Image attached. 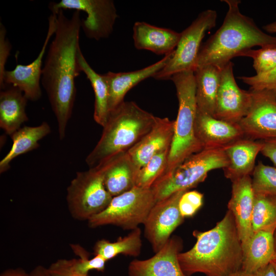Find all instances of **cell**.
I'll use <instances>...</instances> for the list:
<instances>
[{"label":"cell","mask_w":276,"mask_h":276,"mask_svg":"<svg viewBox=\"0 0 276 276\" xmlns=\"http://www.w3.org/2000/svg\"><path fill=\"white\" fill-rule=\"evenodd\" d=\"M80 12L75 10L68 18L63 10L59 11L55 36L42 67L41 83L56 118L61 140L65 137L72 115L76 96L75 80L81 72L77 56L81 28Z\"/></svg>","instance_id":"obj_1"},{"label":"cell","mask_w":276,"mask_h":276,"mask_svg":"<svg viewBox=\"0 0 276 276\" xmlns=\"http://www.w3.org/2000/svg\"><path fill=\"white\" fill-rule=\"evenodd\" d=\"M193 235L196 239L195 245L178 255L181 269L187 276L198 272L206 276H229L241 270L242 243L230 211L212 229L195 230Z\"/></svg>","instance_id":"obj_2"},{"label":"cell","mask_w":276,"mask_h":276,"mask_svg":"<svg viewBox=\"0 0 276 276\" xmlns=\"http://www.w3.org/2000/svg\"><path fill=\"white\" fill-rule=\"evenodd\" d=\"M228 10L223 23L200 47L196 68L213 65L222 68L234 57L254 47L276 45V36L261 30L239 10V0H223Z\"/></svg>","instance_id":"obj_3"},{"label":"cell","mask_w":276,"mask_h":276,"mask_svg":"<svg viewBox=\"0 0 276 276\" xmlns=\"http://www.w3.org/2000/svg\"><path fill=\"white\" fill-rule=\"evenodd\" d=\"M157 117L143 109L134 102L122 103L109 113L98 142L85 162L96 167L128 152L152 129Z\"/></svg>","instance_id":"obj_4"},{"label":"cell","mask_w":276,"mask_h":276,"mask_svg":"<svg viewBox=\"0 0 276 276\" xmlns=\"http://www.w3.org/2000/svg\"><path fill=\"white\" fill-rule=\"evenodd\" d=\"M170 79L176 88L178 110L174 120L168 165L164 174L172 171L189 156L202 150L194 131L197 111L194 71L180 72L174 74Z\"/></svg>","instance_id":"obj_5"},{"label":"cell","mask_w":276,"mask_h":276,"mask_svg":"<svg viewBox=\"0 0 276 276\" xmlns=\"http://www.w3.org/2000/svg\"><path fill=\"white\" fill-rule=\"evenodd\" d=\"M228 164L224 148L203 149L187 158L172 171L163 175L151 188L156 202L182 190L188 191L203 181L208 173Z\"/></svg>","instance_id":"obj_6"},{"label":"cell","mask_w":276,"mask_h":276,"mask_svg":"<svg viewBox=\"0 0 276 276\" xmlns=\"http://www.w3.org/2000/svg\"><path fill=\"white\" fill-rule=\"evenodd\" d=\"M66 192L68 211L72 217L79 221H88L102 212L113 197L104 186L102 164L77 172Z\"/></svg>","instance_id":"obj_7"},{"label":"cell","mask_w":276,"mask_h":276,"mask_svg":"<svg viewBox=\"0 0 276 276\" xmlns=\"http://www.w3.org/2000/svg\"><path fill=\"white\" fill-rule=\"evenodd\" d=\"M156 203L151 188L135 187L113 197L107 207L87 221L90 227L106 225H116L133 230L145 223L151 210Z\"/></svg>","instance_id":"obj_8"},{"label":"cell","mask_w":276,"mask_h":276,"mask_svg":"<svg viewBox=\"0 0 276 276\" xmlns=\"http://www.w3.org/2000/svg\"><path fill=\"white\" fill-rule=\"evenodd\" d=\"M217 13L208 9L199 13L196 18L180 33V37L173 54L166 65L153 78L158 80L170 79L175 74L196 68L198 55L206 32L214 28Z\"/></svg>","instance_id":"obj_9"},{"label":"cell","mask_w":276,"mask_h":276,"mask_svg":"<svg viewBox=\"0 0 276 276\" xmlns=\"http://www.w3.org/2000/svg\"><path fill=\"white\" fill-rule=\"evenodd\" d=\"M49 8L56 15L60 10L85 12L87 17L81 20V27L87 38L96 40L109 36L118 17L111 0H61L50 2Z\"/></svg>","instance_id":"obj_10"},{"label":"cell","mask_w":276,"mask_h":276,"mask_svg":"<svg viewBox=\"0 0 276 276\" xmlns=\"http://www.w3.org/2000/svg\"><path fill=\"white\" fill-rule=\"evenodd\" d=\"M186 191L176 192L156 202L149 213L144 223V236L155 253L165 245L173 232L182 223L184 218L179 211V201Z\"/></svg>","instance_id":"obj_11"},{"label":"cell","mask_w":276,"mask_h":276,"mask_svg":"<svg viewBox=\"0 0 276 276\" xmlns=\"http://www.w3.org/2000/svg\"><path fill=\"white\" fill-rule=\"evenodd\" d=\"M249 91L250 108L239 123L245 137L255 141L276 138V95L264 90Z\"/></svg>","instance_id":"obj_12"},{"label":"cell","mask_w":276,"mask_h":276,"mask_svg":"<svg viewBox=\"0 0 276 276\" xmlns=\"http://www.w3.org/2000/svg\"><path fill=\"white\" fill-rule=\"evenodd\" d=\"M251 102L250 91L239 87L234 75L233 63L229 62L221 68L214 117L239 123L248 113Z\"/></svg>","instance_id":"obj_13"},{"label":"cell","mask_w":276,"mask_h":276,"mask_svg":"<svg viewBox=\"0 0 276 276\" xmlns=\"http://www.w3.org/2000/svg\"><path fill=\"white\" fill-rule=\"evenodd\" d=\"M57 15L52 14L48 18V29L44 43L37 58L27 65L17 64L15 68L6 70L0 81L1 89L11 85L18 88L28 100L36 101L41 96L40 85L42 71V59L56 28Z\"/></svg>","instance_id":"obj_14"},{"label":"cell","mask_w":276,"mask_h":276,"mask_svg":"<svg viewBox=\"0 0 276 276\" xmlns=\"http://www.w3.org/2000/svg\"><path fill=\"white\" fill-rule=\"evenodd\" d=\"M182 247L181 240L171 237L152 257L132 260L128 268V276H187L180 265L178 255Z\"/></svg>","instance_id":"obj_15"},{"label":"cell","mask_w":276,"mask_h":276,"mask_svg":"<svg viewBox=\"0 0 276 276\" xmlns=\"http://www.w3.org/2000/svg\"><path fill=\"white\" fill-rule=\"evenodd\" d=\"M194 131L202 149L224 148L245 137L239 123L219 120L198 110Z\"/></svg>","instance_id":"obj_16"},{"label":"cell","mask_w":276,"mask_h":276,"mask_svg":"<svg viewBox=\"0 0 276 276\" xmlns=\"http://www.w3.org/2000/svg\"><path fill=\"white\" fill-rule=\"evenodd\" d=\"M173 52L165 55L161 60L143 68L129 72H108L102 75L108 90L109 113L125 101L127 92L145 79L153 76L161 70L172 57Z\"/></svg>","instance_id":"obj_17"},{"label":"cell","mask_w":276,"mask_h":276,"mask_svg":"<svg viewBox=\"0 0 276 276\" xmlns=\"http://www.w3.org/2000/svg\"><path fill=\"white\" fill-rule=\"evenodd\" d=\"M254 198L250 175L232 181V195L227 206L234 217L241 243L254 233L252 226Z\"/></svg>","instance_id":"obj_18"},{"label":"cell","mask_w":276,"mask_h":276,"mask_svg":"<svg viewBox=\"0 0 276 276\" xmlns=\"http://www.w3.org/2000/svg\"><path fill=\"white\" fill-rule=\"evenodd\" d=\"M174 121L157 117L152 129L127 153L140 169L154 155L171 148Z\"/></svg>","instance_id":"obj_19"},{"label":"cell","mask_w":276,"mask_h":276,"mask_svg":"<svg viewBox=\"0 0 276 276\" xmlns=\"http://www.w3.org/2000/svg\"><path fill=\"white\" fill-rule=\"evenodd\" d=\"M262 143L245 137L240 139L224 148L228 164L223 170L225 177L232 182L250 175L255 167V161L261 152Z\"/></svg>","instance_id":"obj_20"},{"label":"cell","mask_w":276,"mask_h":276,"mask_svg":"<svg viewBox=\"0 0 276 276\" xmlns=\"http://www.w3.org/2000/svg\"><path fill=\"white\" fill-rule=\"evenodd\" d=\"M102 164L104 166V186L111 196L120 195L135 187L140 169L127 152L116 155Z\"/></svg>","instance_id":"obj_21"},{"label":"cell","mask_w":276,"mask_h":276,"mask_svg":"<svg viewBox=\"0 0 276 276\" xmlns=\"http://www.w3.org/2000/svg\"><path fill=\"white\" fill-rule=\"evenodd\" d=\"M132 36L136 49L146 50L157 55L165 56L175 50L180 33L144 21H136L133 26Z\"/></svg>","instance_id":"obj_22"},{"label":"cell","mask_w":276,"mask_h":276,"mask_svg":"<svg viewBox=\"0 0 276 276\" xmlns=\"http://www.w3.org/2000/svg\"><path fill=\"white\" fill-rule=\"evenodd\" d=\"M273 233L259 231L242 243L241 270L254 273L271 263L274 257Z\"/></svg>","instance_id":"obj_23"},{"label":"cell","mask_w":276,"mask_h":276,"mask_svg":"<svg viewBox=\"0 0 276 276\" xmlns=\"http://www.w3.org/2000/svg\"><path fill=\"white\" fill-rule=\"evenodd\" d=\"M28 100L21 90L12 85L1 91L0 127L7 134L10 136L28 121Z\"/></svg>","instance_id":"obj_24"},{"label":"cell","mask_w":276,"mask_h":276,"mask_svg":"<svg viewBox=\"0 0 276 276\" xmlns=\"http://www.w3.org/2000/svg\"><path fill=\"white\" fill-rule=\"evenodd\" d=\"M221 68L206 65L194 71L197 110L214 117L220 80Z\"/></svg>","instance_id":"obj_25"},{"label":"cell","mask_w":276,"mask_h":276,"mask_svg":"<svg viewBox=\"0 0 276 276\" xmlns=\"http://www.w3.org/2000/svg\"><path fill=\"white\" fill-rule=\"evenodd\" d=\"M51 132L49 124L43 122L36 126H24L14 132L10 135L12 147L0 162V173L10 169L11 162L16 157L38 148L39 141Z\"/></svg>","instance_id":"obj_26"},{"label":"cell","mask_w":276,"mask_h":276,"mask_svg":"<svg viewBox=\"0 0 276 276\" xmlns=\"http://www.w3.org/2000/svg\"><path fill=\"white\" fill-rule=\"evenodd\" d=\"M77 56L80 71L86 75L94 91V120L103 127L109 114L107 84L102 75L96 73L88 63L80 48L78 50Z\"/></svg>","instance_id":"obj_27"},{"label":"cell","mask_w":276,"mask_h":276,"mask_svg":"<svg viewBox=\"0 0 276 276\" xmlns=\"http://www.w3.org/2000/svg\"><path fill=\"white\" fill-rule=\"evenodd\" d=\"M141 234V230L138 227L115 242H111L105 239L98 240L94 247V255L101 256L106 261L120 254L137 257L142 246Z\"/></svg>","instance_id":"obj_28"},{"label":"cell","mask_w":276,"mask_h":276,"mask_svg":"<svg viewBox=\"0 0 276 276\" xmlns=\"http://www.w3.org/2000/svg\"><path fill=\"white\" fill-rule=\"evenodd\" d=\"M254 232L276 229V195L255 194L252 218Z\"/></svg>","instance_id":"obj_29"},{"label":"cell","mask_w":276,"mask_h":276,"mask_svg":"<svg viewBox=\"0 0 276 276\" xmlns=\"http://www.w3.org/2000/svg\"><path fill=\"white\" fill-rule=\"evenodd\" d=\"M170 150V148H168L157 153L140 168L135 187L143 189L152 187L166 170Z\"/></svg>","instance_id":"obj_30"},{"label":"cell","mask_w":276,"mask_h":276,"mask_svg":"<svg viewBox=\"0 0 276 276\" xmlns=\"http://www.w3.org/2000/svg\"><path fill=\"white\" fill-rule=\"evenodd\" d=\"M252 174L251 183L255 194L276 195V168L259 161Z\"/></svg>","instance_id":"obj_31"},{"label":"cell","mask_w":276,"mask_h":276,"mask_svg":"<svg viewBox=\"0 0 276 276\" xmlns=\"http://www.w3.org/2000/svg\"><path fill=\"white\" fill-rule=\"evenodd\" d=\"M71 247L75 255L79 259L67 260L70 268L75 272L83 275H89L88 272L92 270L98 271H104L107 262L99 255H95L89 258V254L78 244H71Z\"/></svg>","instance_id":"obj_32"},{"label":"cell","mask_w":276,"mask_h":276,"mask_svg":"<svg viewBox=\"0 0 276 276\" xmlns=\"http://www.w3.org/2000/svg\"><path fill=\"white\" fill-rule=\"evenodd\" d=\"M240 56L250 57L256 75L266 73L276 67V45H269L258 50L249 49Z\"/></svg>","instance_id":"obj_33"},{"label":"cell","mask_w":276,"mask_h":276,"mask_svg":"<svg viewBox=\"0 0 276 276\" xmlns=\"http://www.w3.org/2000/svg\"><path fill=\"white\" fill-rule=\"evenodd\" d=\"M244 83L255 90H264L276 95V67L266 73L252 76L239 77Z\"/></svg>","instance_id":"obj_34"},{"label":"cell","mask_w":276,"mask_h":276,"mask_svg":"<svg viewBox=\"0 0 276 276\" xmlns=\"http://www.w3.org/2000/svg\"><path fill=\"white\" fill-rule=\"evenodd\" d=\"M203 195L197 191L185 192L179 201V209L182 216H193L203 204Z\"/></svg>","instance_id":"obj_35"},{"label":"cell","mask_w":276,"mask_h":276,"mask_svg":"<svg viewBox=\"0 0 276 276\" xmlns=\"http://www.w3.org/2000/svg\"><path fill=\"white\" fill-rule=\"evenodd\" d=\"M11 45L6 38V30L4 25L0 24V81L6 71L5 65L10 55Z\"/></svg>","instance_id":"obj_36"},{"label":"cell","mask_w":276,"mask_h":276,"mask_svg":"<svg viewBox=\"0 0 276 276\" xmlns=\"http://www.w3.org/2000/svg\"><path fill=\"white\" fill-rule=\"evenodd\" d=\"M48 270L50 276H89L74 271L69 266L67 260L60 259L53 263Z\"/></svg>","instance_id":"obj_37"},{"label":"cell","mask_w":276,"mask_h":276,"mask_svg":"<svg viewBox=\"0 0 276 276\" xmlns=\"http://www.w3.org/2000/svg\"><path fill=\"white\" fill-rule=\"evenodd\" d=\"M262 143L261 153L268 157L276 166V138L260 140Z\"/></svg>","instance_id":"obj_38"},{"label":"cell","mask_w":276,"mask_h":276,"mask_svg":"<svg viewBox=\"0 0 276 276\" xmlns=\"http://www.w3.org/2000/svg\"><path fill=\"white\" fill-rule=\"evenodd\" d=\"M254 276H276V272L272 263L258 269L253 273Z\"/></svg>","instance_id":"obj_39"},{"label":"cell","mask_w":276,"mask_h":276,"mask_svg":"<svg viewBox=\"0 0 276 276\" xmlns=\"http://www.w3.org/2000/svg\"><path fill=\"white\" fill-rule=\"evenodd\" d=\"M0 276H29V273L22 268H17L6 269L1 273Z\"/></svg>","instance_id":"obj_40"},{"label":"cell","mask_w":276,"mask_h":276,"mask_svg":"<svg viewBox=\"0 0 276 276\" xmlns=\"http://www.w3.org/2000/svg\"><path fill=\"white\" fill-rule=\"evenodd\" d=\"M29 276H50V274L48 268L38 265L30 272Z\"/></svg>","instance_id":"obj_41"},{"label":"cell","mask_w":276,"mask_h":276,"mask_svg":"<svg viewBox=\"0 0 276 276\" xmlns=\"http://www.w3.org/2000/svg\"><path fill=\"white\" fill-rule=\"evenodd\" d=\"M263 29L269 33H276V14L275 19L274 21L269 23L263 27Z\"/></svg>","instance_id":"obj_42"},{"label":"cell","mask_w":276,"mask_h":276,"mask_svg":"<svg viewBox=\"0 0 276 276\" xmlns=\"http://www.w3.org/2000/svg\"><path fill=\"white\" fill-rule=\"evenodd\" d=\"M229 276H254L252 273L246 272L242 270H240Z\"/></svg>","instance_id":"obj_43"},{"label":"cell","mask_w":276,"mask_h":276,"mask_svg":"<svg viewBox=\"0 0 276 276\" xmlns=\"http://www.w3.org/2000/svg\"><path fill=\"white\" fill-rule=\"evenodd\" d=\"M274 257L272 262L276 263V229L273 233Z\"/></svg>","instance_id":"obj_44"},{"label":"cell","mask_w":276,"mask_h":276,"mask_svg":"<svg viewBox=\"0 0 276 276\" xmlns=\"http://www.w3.org/2000/svg\"><path fill=\"white\" fill-rule=\"evenodd\" d=\"M272 264H273V265L274 266V268L275 269V272H276V263H274V262H272Z\"/></svg>","instance_id":"obj_45"}]
</instances>
